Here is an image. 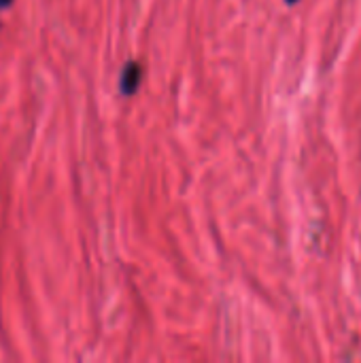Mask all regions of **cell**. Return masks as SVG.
<instances>
[{
  "label": "cell",
  "mask_w": 361,
  "mask_h": 363,
  "mask_svg": "<svg viewBox=\"0 0 361 363\" xmlns=\"http://www.w3.org/2000/svg\"><path fill=\"white\" fill-rule=\"evenodd\" d=\"M285 2H287V4H296L298 0H285Z\"/></svg>",
  "instance_id": "cell-3"
},
{
  "label": "cell",
  "mask_w": 361,
  "mask_h": 363,
  "mask_svg": "<svg viewBox=\"0 0 361 363\" xmlns=\"http://www.w3.org/2000/svg\"><path fill=\"white\" fill-rule=\"evenodd\" d=\"M13 4V0H0V9H9Z\"/></svg>",
  "instance_id": "cell-2"
},
{
  "label": "cell",
  "mask_w": 361,
  "mask_h": 363,
  "mask_svg": "<svg viewBox=\"0 0 361 363\" xmlns=\"http://www.w3.org/2000/svg\"><path fill=\"white\" fill-rule=\"evenodd\" d=\"M143 81V68L138 62H128L123 66V72H121V79H119V89L123 96H132L138 85Z\"/></svg>",
  "instance_id": "cell-1"
}]
</instances>
